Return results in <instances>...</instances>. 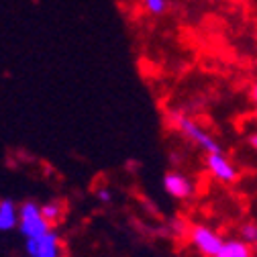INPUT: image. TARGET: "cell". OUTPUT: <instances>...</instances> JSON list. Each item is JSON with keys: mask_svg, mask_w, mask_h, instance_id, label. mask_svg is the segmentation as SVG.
Segmentation results:
<instances>
[{"mask_svg": "<svg viewBox=\"0 0 257 257\" xmlns=\"http://www.w3.org/2000/svg\"><path fill=\"white\" fill-rule=\"evenodd\" d=\"M172 122H174V126L178 128V131H180L190 143H194V145L200 147L202 151H206V153H218V151H220V145L216 143V139H214L208 131H204V128H202L196 120H192L190 116L180 114V112H174V114H172Z\"/></svg>", "mask_w": 257, "mask_h": 257, "instance_id": "1", "label": "cell"}, {"mask_svg": "<svg viewBox=\"0 0 257 257\" xmlns=\"http://www.w3.org/2000/svg\"><path fill=\"white\" fill-rule=\"evenodd\" d=\"M51 224L43 216V210L35 202H25L19 208V231L21 235L31 241V239H41L49 233Z\"/></svg>", "mask_w": 257, "mask_h": 257, "instance_id": "2", "label": "cell"}, {"mask_svg": "<svg viewBox=\"0 0 257 257\" xmlns=\"http://www.w3.org/2000/svg\"><path fill=\"white\" fill-rule=\"evenodd\" d=\"M188 241L202 257H216L224 245V239L206 224H190Z\"/></svg>", "mask_w": 257, "mask_h": 257, "instance_id": "3", "label": "cell"}, {"mask_svg": "<svg viewBox=\"0 0 257 257\" xmlns=\"http://www.w3.org/2000/svg\"><path fill=\"white\" fill-rule=\"evenodd\" d=\"M206 168L210 172V176L220 182V184H233L237 180V168L229 162L227 157L222 155V151L218 153H206Z\"/></svg>", "mask_w": 257, "mask_h": 257, "instance_id": "4", "label": "cell"}, {"mask_svg": "<svg viewBox=\"0 0 257 257\" xmlns=\"http://www.w3.org/2000/svg\"><path fill=\"white\" fill-rule=\"evenodd\" d=\"M27 253L29 257H61L59 237L49 231L41 239H31L27 241Z\"/></svg>", "mask_w": 257, "mask_h": 257, "instance_id": "5", "label": "cell"}, {"mask_svg": "<svg viewBox=\"0 0 257 257\" xmlns=\"http://www.w3.org/2000/svg\"><path fill=\"white\" fill-rule=\"evenodd\" d=\"M164 188L166 192L172 196V198H178V200H184V198H190L194 194V184H192L184 174L180 172H170L166 174L164 178Z\"/></svg>", "mask_w": 257, "mask_h": 257, "instance_id": "6", "label": "cell"}, {"mask_svg": "<svg viewBox=\"0 0 257 257\" xmlns=\"http://www.w3.org/2000/svg\"><path fill=\"white\" fill-rule=\"evenodd\" d=\"M19 227V208L13 200L0 202V231H13Z\"/></svg>", "mask_w": 257, "mask_h": 257, "instance_id": "7", "label": "cell"}, {"mask_svg": "<svg viewBox=\"0 0 257 257\" xmlns=\"http://www.w3.org/2000/svg\"><path fill=\"white\" fill-rule=\"evenodd\" d=\"M216 257H253L251 255V247L245 241H237V239H229L224 241L220 253Z\"/></svg>", "mask_w": 257, "mask_h": 257, "instance_id": "8", "label": "cell"}, {"mask_svg": "<svg viewBox=\"0 0 257 257\" xmlns=\"http://www.w3.org/2000/svg\"><path fill=\"white\" fill-rule=\"evenodd\" d=\"M41 210H43V216L47 218L49 224H57V222L63 218V204H61L59 200H49V202H45V204L41 206Z\"/></svg>", "mask_w": 257, "mask_h": 257, "instance_id": "9", "label": "cell"}, {"mask_svg": "<svg viewBox=\"0 0 257 257\" xmlns=\"http://www.w3.org/2000/svg\"><path fill=\"white\" fill-rule=\"evenodd\" d=\"M145 5V11L153 17H162L168 9V0H143Z\"/></svg>", "mask_w": 257, "mask_h": 257, "instance_id": "10", "label": "cell"}, {"mask_svg": "<svg viewBox=\"0 0 257 257\" xmlns=\"http://www.w3.org/2000/svg\"><path fill=\"white\" fill-rule=\"evenodd\" d=\"M241 239L245 243H257V224L255 222H245L241 227Z\"/></svg>", "mask_w": 257, "mask_h": 257, "instance_id": "11", "label": "cell"}, {"mask_svg": "<svg viewBox=\"0 0 257 257\" xmlns=\"http://www.w3.org/2000/svg\"><path fill=\"white\" fill-rule=\"evenodd\" d=\"M96 198H98L100 202H110L112 194H110L108 188H98V190H96Z\"/></svg>", "mask_w": 257, "mask_h": 257, "instance_id": "12", "label": "cell"}, {"mask_svg": "<svg viewBox=\"0 0 257 257\" xmlns=\"http://www.w3.org/2000/svg\"><path fill=\"white\" fill-rule=\"evenodd\" d=\"M249 98H251V100L257 104V82H255V84L251 86V90H249Z\"/></svg>", "mask_w": 257, "mask_h": 257, "instance_id": "13", "label": "cell"}, {"mask_svg": "<svg viewBox=\"0 0 257 257\" xmlns=\"http://www.w3.org/2000/svg\"><path fill=\"white\" fill-rule=\"evenodd\" d=\"M249 143H251V145H253V149H257V133H255V135H251V137H249Z\"/></svg>", "mask_w": 257, "mask_h": 257, "instance_id": "14", "label": "cell"}, {"mask_svg": "<svg viewBox=\"0 0 257 257\" xmlns=\"http://www.w3.org/2000/svg\"><path fill=\"white\" fill-rule=\"evenodd\" d=\"M255 114H257V106H255Z\"/></svg>", "mask_w": 257, "mask_h": 257, "instance_id": "15", "label": "cell"}, {"mask_svg": "<svg viewBox=\"0 0 257 257\" xmlns=\"http://www.w3.org/2000/svg\"><path fill=\"white\" fill-rule=\"evenodd\" d=\"M255 245H257V243H255Z\"/></svg>", "mask_w": 257, "mask_h": 257, "instance_id": "16", "label": "cell"}]
</instances>
